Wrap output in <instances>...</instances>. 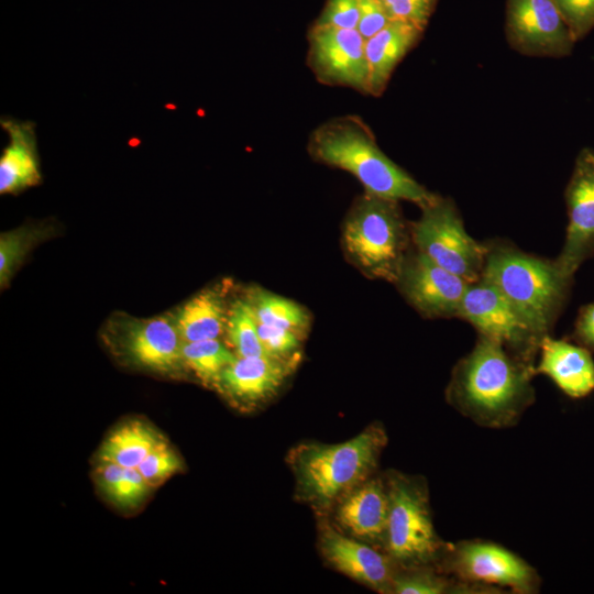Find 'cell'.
I'll return each instance as SVG.
<instances>
[{
  "instance_id": "ffe728a7",
  "label": "cell",
  "mask_w": 594,
  "mask_h": 594,
  "mask_svg": "<svg viewBox=\"0 0 594 594\" xmlns=\"http://www.w3.org/2000/svg\"><path fill=\"white\" fill-rule=\"evenodd\" d=\"M421 32L414 24L393 20L365 40L369 95L380 96L384 92L395 67L416 44Z\"/></svg>"
},
{
  "instance_id": "52a82bcc",
  "label": "cell",
  "mask_w": 594,
  "mask_h": 594,
  "mask_svg": "<svg viewBox=\"0 0 594 594\" xmlns=\"http://www.w3.org/2000/svg\"><path fill=\"white\" fill-rule=\"evenodd\" d=\"M439 569L463 584L469 594H535L541 585L536 569L520 556L483 539L450 542Z\"/></svg>"
},
{
  "instance_id": "ba28073f",
  "label": "cell",
  "mask_w": 594,
  "mask_h": 594,
  "mask_svg": "<svg viewBox=\"0 0 594 594\" xmlns=\"http://www.w3.org/2000/svg\"><path fill=\"white\" fill-rule=\"evenodd\" d=\"M417 250L441 267L469 283L481 279L486 243L474 240L466 231L455 204L437 196L421 207V215L410 228Z\"/></svg>"
},
{
  "instance_id": "9a60e30c",
  "label": "cell",
  "mask_w": 594,
  "mask_h": 594,
  "mask_svg": "<svg viewBox=\"0 0 594 594\" xmlns=\"http://www.w3.org/2000/svg\"><path fill=\"white\" fill-rule=\"evenodd\" d=\"M121 349L136 366L160 374L184 370L183 339L175 320L165 316L122 322Z\"/></svg>"
},
{
  "instance_id": "7a4b0ae2",
  "label": "cell",
  "mask_w": 594,
  "mask_h": 594,
  "mask_svg": "<svg viewBox=\"0 0 594 594\" xmlns=\"http://www.w3.org/2000/svg\"><path fill=\"white\" fill-rule=\"evenodd\" d=\"M387 440L384 427L374 422L344 442L296 444L286 457L295 480V498L323 516L375 474Z\"/></svg>"
},
{
  "instance_id": "d6a6232c",
  "label": "cell",
  "mask_w": 594,
  "mask_h": 594,
  "mask_svg": "<svg viewBox=\"0 0 594 594\" xmlns=\"http://www.w3.org/2000/svg\"><path fill=\"white\" fill-rule=\"evenodd\" d=\"M152 486L138 468H123V477L117 507L130 509L143 502Z\"/></svg>"
},
{
  "instance_id": "d4e9b609",
  "label": "cell",
  "mask_w": 594,
  "mask_h": 594,
  "mask_svg": "<svg viewBox=\"0 0 594 594\" xmlns=\"http://www.w3.org/2000/svg\"><path fill=\"white\" fill-rule=\"evenodd\" d=\"M392 594H469L466 587L433 565L398 569Z\"/></svg>"
},
{
  "instance_id": "9c48e42d",
  "label": "cell",
  "mask_w": 594,
  "mask_h": 594,
  "mask_svg": "<svg viewBox=\"0 0 594 594\" xmlns=\"http://www.w3.org/2000/svg\"><path fill=\"white\" fill-rule=\"evenodd\" d=\"M458 317L470 322L479 334L501 343L518 360L535 367L541 340L493 284L482 278L470 283Z\"/></svg>"
},
{
  "instance_id": "2e32d148",
  "label": "cell",
  "mask_w": 594,
  "mask_h": 594,
  "mask_svg": "<svg viewBox=\"0 0 594 594\" xmlns=\"http://www.w3.org/2000/svg\"><path fill=\"white\" fill-rule=\"evenodd\" d=\"M297 361L270 355L238 356L223 370L216 388L235 407L251 410L277 394Z\"/></svg>"
},
{
  "instance_id": "cb8c5ba5",
  "label": "cell",
  "mask_w": 594,
  "mask_h": 594,
  "mask_svg": "<svg viewBox=\"0 0 594 594\" xmlns=\"http://www.w3.org/2000/svg\"><path fill=\"white\" fill-rule=\"evenodd\" d=\"M251 305L258 323L292 330L301 336L308 328L310 316L297 302L261 289L251 296Z\"/></svg>"
},
{
  "instance_id": "d6986e66",
  "label": "cell",
  "mask_w": 594,
  "mask_h": 594,
  "mask_svg": "<svg viewBox=\"0 0 594 594\" xmlns=\"http://www.w3.org/2000/svg\"><path fill=\"white\" fill-rule=\"evenodd\" d=\"M534 376L544 375L571 398H583L594 392V360L581 344L544 336L539 346Z\"/></svg>"
},
{
  "instance_id": "1f68e13d",
  "label": "cell",
  "mask_w": 594,
  "mask_h": 594,
  "mask_svg": "<svg viewBox=\"0 0 594 594\" xmlns=\"http://www.w3.org/2000/svg\"><path fill=\"white\" fill-rule=\"evenodd\" d=\"M359 19L358 0H328L314 25L358 30Z\"/></svg>"
},
{
  "instance_id": "5b68a950",
  "label": "cell",
  "mask_w": 594,
  "mask_h": 594,
  "mask_svg": "<svg viewBox=\"0 0 594 594\" xmlns=\"http://www.w3.org/2000/svg\"><path fill=\"white\" fill-rule=\"evenodd\" d=\"M342 241L349 258L367 276L395 283L408 246L398 201L365 193L349 211Z\"/></svg>"
},
{
  "instance_id": "ac0fdd59",
  "label": "cell",
  "mask_w": 594,
  "mask_h": 594,
  "mask_svg": "<svg viewBox=\"0 0 594 594\" xmlns=\"http://www.w3.org/2000/svg\"><path fill=\"white\" fill-rule=\"evenodd\" d=\"M0 127L9 136L0 155V194L19 195L42 183L36 124L2 116Z\"/></svg>"
},
{
  "instance_id": "5bb4252c",
  "label": "cell",
  "mask_w": 594,
  "mask_h": 594,
  "mask_svg": "<svg viewBox=\"0 0 594 594\" xmlns=\"http://www.w3.org/2000/svg\"><path fill=\"white\" fill-rule=\"evenodd\" d=\"M318 549L336 571L375 592L392 594L399 565L384 550L348 536L326 518L318 526Z\"/></svg>"
},
{
  "instance_id": "603a6c76",
  "label": "cell",
  "mask_w": 594,
  "mask_h": 594,
  "mask_svg": "<svg viewBox=\"0 0 594 594\" xmlns=\"http://www.w3.org/2000/svg\"><path fill=\"white\" fill-rule=\"evenodd\" d=\"M185 366L206 386L216 387L223 370L238 358L218 339L184 342Z\"/></svg>"
},
{
  "instance_id": "8fae6325",
  "label": "cell",
  "mask_w": 594,
  "mask_h": 594,
  "mask_svg": "<svg viewBox=\"0 0 594 594\" xmlns=\"http://www.w3.org/2000/svg\"><path fill=\"white\" fill-rule=\"evenodd\" d=\"M564 198L568 227L564 243L554 260L568 278L594 254V150L584 147L578 154Z\"/></svg>"
},
{
  "instance_id": "f546056e",
  "label": "cell",
  "mask_w": 594,
  "mask_h": 594,
  "mask_svg": "<svg viewBox=\"0 0 594 594\" xmlns=\"http://www.w3.org/2000/svg\"><path fill=\"white\" fill-rule=\"evenodd\" d=\"M575 41L594 28V0H552Z\"/></svg>"
},
{
  "instance_id": "4fadbf2b",
  "label": "cell",
  "mask_w": 594,
  "mask_h": 594,
  "mask_svg": "<svg viewBox=\"0 0 594 594\" xmlns=\"http://www.w3.org/2000/svg\"><path fill=\"white\" fill-rule=\"evenodd\" d=\"M395 284L407 301L427 318L458 317L469 282L424 253H407Z\"/></svg>"
},
{
  "instance_id": "484cf974",
  "label": "cell",
  "mask_w": 594,
  "mask_h": 594,
  "mask_svg": "<svg viewBox=\"0 0 594 594\" xmlns=\"http://www.w3.org/2000/svg\"><path fill=\"white\" fill-rule=\"evenodd\" d=\"M238 356H265L260 336L258 321L250 300H237L228 310L226 329Z\"/></svg>"
},
{
  "instance_id": "836d02e7",
  "label": "cell",
  "mask_w": 594,
  "mask_h": 594,
  "mask_svg": "<svg viewBox=\"0 0 594 594\" xmlns=\"http://www.w3.org/2000/svg\"><path fill=\"white\" fill-rule=\"evenodd\" d=\"M358 6L360 13L358 31L365 40L392 21L381 0H358Z\"/></svg>"
},
{
  "instance_id": "e0dca14e",
  "label": "cell",
  "mask_w": 594,
  "mask_h": 594,
  "mask_svg": "<svg viewBox=\"0 0 594 594\" xmlns=\"http://www.w3.org/2000/svg\"><path fill=\"white\" fill-rule=\"evenodd\" d=\"M331 512L338 529L385 551L389 497L384 474H374L355 486Z\"/></svg>"
},
{
  "instance_id": "4dcf8cb0",
  "label": "cell",
  "mask_w": 594,
  "mask_h": 594,
  "mask_svg": "<svg viewBox=\"0 0 594 594\" xmlns=\"http://www.w3.org/2000/svg\"><path fill=\"white\" fill-rule=\"evenodd\" d=\"M391 20L414 24L424 31L437 0H381Z\"/></svg>"
},
{
  "instance_id": "44dd1931",
  "label": "cell",
  "mask_w": 594,
  "mask_h": 594,
  "mask_svg": "<svg viewBox=\"0 0 594 594\" xmlns=\"http://www.w3.org/2000/svg\"><path fill=\"white\" fill-rule=\"evenodd\" d=\"M228 311L221 295L204 290L184 304L174 317L184 342L218 339L226 329Z\"/></svg>"
},
{
  "instance_id": "83f0119b",
  "label": "cell",
  "mask_w": 594,
  "mask_h": 594,
  "mask_svg": "<svg viewBox=\"0 0 594 594\" xmlns=\"http://www.w3.org/2000/svg\"><path fill=\"white\" fill-rule=\"evenodd\" d=\"M35 230L31 228H20L18 230L1 234L0 239V280L3 287L12 276L15 267L33 241Z\"/></svg>"
},
{
  "instance_id": "e575fe53",
  "label": "cell",
  "mask_w": 594,
  "mask_h": 594,
  "mask_svg": "<svg viewBox=\"0 0 594 594\" xmlns=\"http://www.w3.org/2000/svg\"><path fill=\"white\" fill-rule=\"evenodd\" d=\"M573 338L579 344L594 352V302L580 309L574 324Z\"/></svg>"
},
{
  "instance_id": "7c38bea8",
  "label": "cell",
  "mask_w": 594,
  "mask_h": 594,
  "mask_svg": "<svg viewBox=\"0 0 594 594\" xmlns=\"http://www.w3.org/2000/svg\"><path fill=\"white\" fill-rule=\"evenodd\" d=\"M308 64L319 81L367 94L365 38L356 29L312 26Z\"/></svg>"
},
{
  "instance_id": "277c9868",
  "label": "cell",
  "mask_w": 594,
  "mask_h": 594,
  "mask_svg": "<svg viewBox=\"0 0 594 594\" xmlns=\"http://www.w3.org/2000/svg\"><path fill=\"white\" fill-rule=\"evenodd\" d=\"M482 279L493 284L540 340L554 326L569 295L571 278L556 261L502 241L486 243Z\"/></svg>"
},
{
  "instance_id": "f1b7e54d",
  "label": "cell",
  "mask_w": 594,
  "mask_h": 594,
  "mask_svg": "<svg viewBox=\"0 0 594 594\" xmlns=\"http://www.w3.org/2000/svg\"><path fill=\"white\" fill-rule=\"evenodd\" d=\"M261 342L270 356L279 360H296L300 349L301 336L274 326L258 323Z\"/></svg>"
},
{
  "instance_id": "3957f363",
  "label": "cell",
  "mask_w": 594,
  "mask_h": 594,
  "mask_svg": "<svg viewBox=\"0 0 594 594\" xmlns=\"http://www.w3.org/2000/svg\"><path fill=\"white\" fill-rule=\"evenodd\" d=\"M308 152L316 161L352 174L364 186L365 193L411 201L420 208L438 196L393 162L358 117L331 119L315 129L308 141Z\"/></svg>"
},
{
  "instance_id": "6da1fadb",
  "label": "cell",
  "mask_w": 594,
  "mask_h": 594,
  "mask_svg": "<svg viewBox=\"0 0 594 594\" xmlns=\"http://www.w3.org/2000/svg\"><path fill=\"white\" fill-rule=\"evenodd\" d=\"M532 377V366L480 334L472 351L454 365L446 398L479 426L508 428L519 421L536 399Z\"/></svg>"
},
{
  "instance_id": "7402d4cb",
  "label": "cell",
  "mask_w": 594,
  "mask_h": 594,
  "mask_svg": "<svg viewBox=\"0 0 594 594\" xmlns=\"http://www.w3.org/2000/svg\"><path fill=\"white\" fill-rule=\"evenodd\" d=\"M164 439L148 424L130 420L120 425L103 441L99 460L123 468H138Z\"/></svg>"
},
{
  "instance_id": "8992f818",
  "label": "cell",
  "mask_w": 594,
  "mask_h": 594,
  "mask_svg": "<svg viewBox=\"0 0 594 594\" xmlns=\"http://www.w3.org/2000/svg\"><path fill=\"white\" fill-rule=\"evenodd\" d=\"M384 477L389 497L385 552L400 568H439L450 542L436 531L427 481L395 470Z\"/></svg>"
},
{
  "instance_id": "4316f807",
  "label": "cell",
  "mask_w": 594,
  "mask_h": 594,
  "mask_svg": "<svg viewBox=\"0 0 594 594\" xmlns=\"http://www.w3.org/2000/svg\"><path fill=\"white\" fill-rule=\"evenodd\" d=\"M182 468L180 457L165 440L161 441L138 466L152 487L162 484Z\"/></svg>"
},
{
  "instance_id": "30bf717a",
  "label": "cell",
  "mask_w": 594,
  "mask_h": 594,
  "mask_svg": "<svg viewBox=\"0 0 594 594\" xmlns=\"http://www.w3.org/2000/svg\"><path fill=\"white\" fill-rule=\"evenodd\" d=\"M506 35L518 53L564 57L576 42L552 0H507Z\"/></svg>"
}]
</instances>
